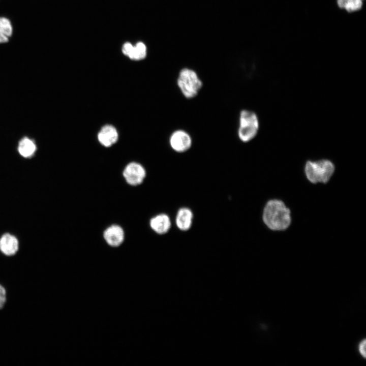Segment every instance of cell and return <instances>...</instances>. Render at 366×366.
I'll return each mask as SVG.
<instances>
[{
  "instance_id": "6da1fadb",
  "label": "cell",
  "mask_w": 366,
  "mask_h": 366,
  "mask_svg": "<svg viewBox=\"0 0 366 366\" xmlns=\"http://www.w3.org/2000/svg\"><path fill=\"white\" fill-rule=\"evenodd\" d=\"M261 220L271 231H285L291 223L290 209L282 200L277 198L269 199L262 208Z\"/></svg>"
},
{
  "instance_id": "7a4b0ae2",
  "label": "cell",
  "mask_w": 366,
  "mask_h": 366,
  "mask_svg": "<svg viewBox=\"0 0 366 366\" xmlns=\"http://www.w3.org/2000/svg\"><path fill=\"white\" fill-rule=\"evenodd\" d=\"M335 169L334 163L328 158L308 159L303 165L305 177L313 184L327 183L333 175Z\"/></svg>"
},
{
  "instance_id": "3957f363",
  "label": "cell",
  "mask_w": 366,
  "mask_h": 366,
  "mask_svg": "<svg viewBox=\"0 0 366 366\" xmlns=\"http://www.w3.org/2000/svg\"><path fill=\"white\" fill-rule=\"evenodd\" d=\"M176 85L185 98L192 99L198 95L203 83L195 71L185 68L178 73L176 78Z\"/></svg>"
},
{
  "instance_id": "277c9868",
  "label": "cell",
  "mask_w": 366,
  "mask_h": 366,
  "mask_svg": "<svg viewBox=\"0 0 366 366\" xmlns=\"http://www.w3.org/2000/svg\"><path fill=\"white\" fill-rule=\"evenodd\" d=\"M260 128L259 117L254 111L242 109L239 113L237 135L239 140L248 143L254 139Z\"/></svg>"
},
{
  "instance_id": "5b68a950",
  "label": "cell",
  "mask_w": 366,
  "mask_h": 366,
  "mask_svg": "<svg viewBox=\"0 0 366 366\" xmlns=\"http://www.w3.org/2000/svg\"><path fill=\"white\" fill-rule=\"evenodd\" d=\"M169 144L175 152L183 153L189 150L193 144V139L190 134L184 129H177L170 134Z\"/></svg>"
},
{
  "instance_id": "8992f818",
  "label": "cell",
  "mask_w": 366,
  "mask_h": 366,
  "mask_svg": "<svg viewBox=\"0 0 366 366\" xmlns=\"http://www.w3.org/2000/svg\"><path fill=\"white\" fill-rule=\"evenodd\" d=\"M146 176L144 167L136 162L128 164L123 171V176L126 182L133 186L139 185L143 181Z\"/></svg>"
},
{
  "instance_id": "52a82bcc",
  "label": "cell",
  "mask_w": 366,
  "mask_h": 366,
  "mask_svg": "<svg viewBox=\"0 0 366 366\" xmlns=\"http://www.w3.org/2000/svg\"><path fill=\"white\" fill-rule=\"evenodd\" d=\"M103 236L108 245L112 247H117L122 244L124 240V231L117 225H112L104 232Z\"/></svg>"
},
{
  "instance_id": "ba28073f",
  "label": "cell",
  "mask_w": 366,
  "mask_h": 366,
  "mask_svg": "<svg viewBox=\"0 0 366 366\" xmlns=\"http://www.w3.org/2000/svg\"><path fill=\"white\" fill-rule=\"evenodd\" d=\"M118 134L117 130L113 126L108 125L103 126L98 134L99 142L105 147L113 145L117 141Z\"/></svg>"
},
{
  "instance_id": "9c48e42d",
  "label": "cell",
  "mask_w": 366,
  "mask_h": 366,
  "mask_svg": "<svg viewBox=\"0 0 366 366\" xmlns=\"http://www.w3.org/2000/svg\"><path fill=\"white\" fill-rule=\"evenodd\" d=\"M122 51L125 55L135 60L143 59L146 55V47L142 42H138L135 46L126 43L122 47Z\"/></svg>"
},
{
  "instance_id": "30bf717a",
  "label": "cell",
  "mask_w": 366,
  "mask_h": 366,
  "mask_svg": "<svg viewBox=\"0 0 366 366\" xmlns=\"http://www.w3.org/2000/svg\"><path fill=\"white\" fill-rule=\"evenodd\" d=\"M19 248L17 238L10 234H5L0 238V251L4 255L11 256L15 255Z\"/></svg>"
},
{
  "instance_id": "8fae6325",
  "label": "cell",
  "mask_w": 366,
  "mask_h": 366,
  "mask_svg": "<svg viewBox=\"0 0 366 366\" xmlns=\"http://www.w3.org/2000/svg\"><path fill=\"white\" fill-rule=\"evenodd\" d=\"M150 226L156 233L163 234L167 233L171 227V222L169 217L165 214L157 215L150 220Z\"/></svg>"
},
{
  "instance_id": "7c38bea8",
  "label": "cell",
  "mask_w": 366,
  "mask_h": 366,
  "mask_svg": "<svg viewBox=\"0 0 366 366\" xmlns=\"http://www.w3.org/2000/svg\"><path fill=\"white\" fill-rule=\"evenodd\" d=\"M193 219L192 211L188 208H181L176 215V224L178 228L182 231H187L191 226Z\"/></svg>"
},
{
  "instance_id": "4fadbf2b",
  "label": "cell",
  "mask_w": 366,
  "mask_h": 366,
  "mask_svg": "<svg viewBox=\"0 0 366 366\" xmlns=\"http://www.w3.org/2000/svg\"><path fill=\"white\" fill-rule=\"evenodd\" d=\"M365 1L366 0H336V4L339 9L351 14L360 11Z\"/></svg>"
},
{
  "instance_id": "5bb4252c",
  "label": "cell",
  "mask_w": 366,
  "mask_h": 366,
  "mask_svg": "<svg viewBox=\"0 0 366 366\" xmlns=\"http://www.w3.org/2000/svg\"><path fill=\"white\" fill-rule=\"evenodd\" d=\"M36 150V146L34 142L27 138L22 139L18 145V151L25 158L32 156Z\"/></svg>"
},
{
  "instance_id": "9a60e30c",
  "label": "cell",
  "mask_w": 366,
  "mask_h": 366,
  "mask_svg": "<svg viewBox=\"0 0 366 366\" xmlns=\"http://www.w3.org/2000/svg\"><path fill=\"white\" fill-rule=\"evenodd\" d=\"M0 30L8 38L13 33V25L10 20L4 16H0Z\"/></svg>"
},
{
  "instance_id": "2e32d148",
  "label": "cell",
  "mask_w": 366,
  "mask_h": 366,
  "mask_svg": "<svg viewBox=\"0 0 366 366\" xmlns=\"http://www.w3.org/2000/svg\"><path fill=\"white\" fill-rule=\"evenodd\" d=\"M7 290L3 285L0 284V310L2 309L7 302Z\"/></svg>"
},
{
  "instance_id": "e0dca14e",
  "label": "cell",
  "mask_w": 366,
  "mask_h": 366,
  "mask_svg": "<svg viewBox=\"0 0 366 366\" xmlns=\"http://www.w3.org/2000/svg\"><path fill=\"white\" fill-rule=\"evenodd\" d=\"M358 351L361 356L365 358L366 357V340L363 339L358 344L357 347Z\"/></svg>"
},
{
  "instance_id": "ac0fdd59",
  "label": "cell",
  "mask_w": 366,
  "mask_h": 366,
  "mask_svg": "<svg viewBox=\"0 0 366 366\" xmlns=\"http://www.w3.org/2000/svg\"><path fill=\"white\" fill-rule=\"evenodd\" d=\"M9 38L7 37L1 30H0V44H5L9 42Z\"/></svg>"
}]
</instances>
